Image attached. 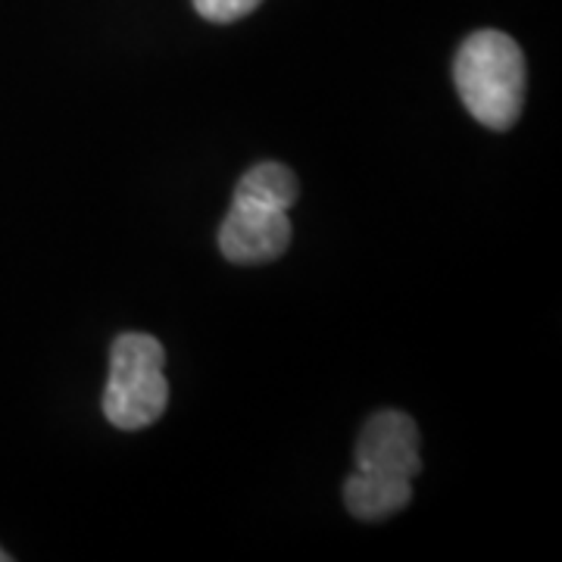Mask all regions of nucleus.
Instances as JSON below:
<instances>
[{
  "instance_id": "f03ea898",
  "label": "nucleus",
  "mask_w": 562,
  "mask_h": 562,
  "mask_svg": "<svg viewBox=\"0 0 562 562\" xmlns=\"http://www.w3.org/2000/svg\"><path fill=\"white\" fill-rule=\"evenodd\" d=\"M166 350L154 335L125 331L110 350V379L103 391V413L122 431H140L160 419L169 403L162 375Z\"/></svg>"
},
{
  "instance_id": "f257e3e1",
  "label": "nucleus",
  "mask_w": 562,
  "mask_h": 562,
  "mask_svg": "<svg viewBox=\"0 0 562 562\" xmlns=\"http://www.w3.org/2000/svg\"><path fill=\"white\" fill-rule=\"evenodd\" d=\"M453 81L469 116L484 128H513L525 106V54L497 29H482L462 41L453 63Z\"/></svg>"
},
{
  "instance_id": "39448f33",
  "label": "nucleus",
  "mask_w": 562,
  "mask_h": 562,
  "mask_svg": "<svg viewBox=\"0 0 562 562\" xmlns=\"http://www.w3.org/2000/svg\"><path fill=\"white\" fill-rule=\"evenodd\" d=\"M409 501H413V482L401 475L353 469V475L344 482V506L360 522H382L406 509Z\"/></svg>"
},
{
  "instance_id": "6e6552de",
  "label": "nucleus",
  "mask_w": 562,
  "mask_h": 562,
  "mask_svg": "<svg viewBox=\"0 0 562 562\" xmlns=\"http://www.w3.org/2000/svg\"><path fill=\"white\" fill-rule=\"evenodd\" d=\"M10 560V553H3V547H0V562H7Z\"/></svg>"
},
{
  "instance_id": "0eeeda50",
  "label": "nucleus",
  "mask_w": 562,
  "mask_h": 562,
  "mask_svg": "<svg viewBox=\"0 0 562 562\" xmlns=\"http://www.w3.org/2000/svg\"><path fill=\"white\" fill-rule=\"evenodd\" d=\"M260 3L262 0H194V10L201 13L203 20L228 25V22H238L244 16H250Z\"/></svg>"
},
{
  "instance_id": "7ed1b4c3",
  "label": "nucleus",
  "mask_w": 562,
  "mask_h": 562,
  "mask_svg": "<svg viewBox=\"0 0 562 562\" xmlns=\"http://www.w3.org/2000/svg\"><path fill=\"white\" fill-rule=\"evenodd\" d=\"M291 244V220L284 210L235 198L228 216L222 220L220 250L225 260L238 266H260L279 260Z\"/></svg>"
},
{
  "instance_id": "423d86ee",
  "label": "nucleus",
  "mask_w": 562,
  "mask_h": 562,
  "mask_svg": "<svg viewBox=\"0 0 562 562\" xmlns=\"http://www.w3.org/2000/svg\"><path fill=\"white\" fill-rule=\"evenodd\" d=\"M235 198L288 213L294 203L301 201V181L281 162H260V166L244 172V179L235 188Z\"/></svg>"
},
{
  "instance_id": "20e7f679",
  "label": "nucleus",
  "mask_w": 562,
  "mask_h": 562,
  "mask_svg": "<svg viewBox=\"0 0 562 562\" xmlns=\"http://www.w3.org/2000/svg\"><path fill=\"white\" fill-rule=\"evenodd\" d=\"M357 469L416 479L422 472V438L416 422L397 409H382L366 422L357 441Z\"/></svg>"
}]
</instances>
